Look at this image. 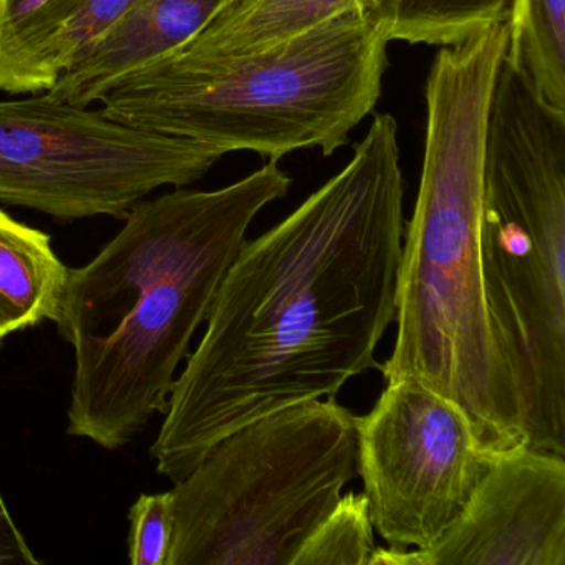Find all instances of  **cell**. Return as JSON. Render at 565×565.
<instances>
[{
  "label": "cell",
  "instance_id": "cell-15",
  "mask_svg": "<svg viewBox=\"0 0 565 565\" xmlns=\"http://www.w3.org/2000/svg\"><path fill=\"white\" fill-rule=\"evenodd\" d=\"M509 0H375L372 14L388 42L461 44L508 19Z\"/></svg>",
  "mask_w": 565,
  "mask_h": 565
},
{
  "label": "cell",
  "instance_id": "cell-14",
  "mask_svg": "<svg viewBox=\"0 0 565 565\" xmlns=\"http://www.w3.org/2000/svg\"><path fill=\"white\" fill-rule=\"evenodd\" d=\"M504 62L535 97L565 114V0H509Z\"/></svg>",
  "mask_w": 565,
  "mask_h": 565
},
{
  "label": "cell",
  "instance_id": "cell-6",
  "mask_svg": "<svg viewBox=\"0 0 565 565\" xmlns=\"http://www.w3.org/2000/svg\"><path fill=\"white\" fill-rule=\"evenodd\" d=\"M353 478L355 415L335 396L254 419L174 482L168 565H294Z\"/></svg>",
  "mask_w": 565,
  "mask_h": 565
},
{
  "label": "cell",
  "instance_id": "cell-18",
  "mask_svg": "<svg viewBox=\"0 0 565 565\" xmlns=\"http://www.w3.org/2000/svg\"><path fill=\"white\" fill-rule=\"evenodd\" d=\"M128 558L134 565H168L174 537L171 491L141 494L128 514Z\"/></svg>",
  "mask_w": 565,
  "mask_h": 565
},
{
  "label": "cell",
  "instance_id": "cell-1",
  "mask_svg": "<svg viewBox=\"0 0 565 565\" xmlns=\"http://www.w3.org/2000/svg\"><path fill=\"white\" fill-rule=\"evenodd\" d=\"M403 196L398 124L375 115L340 173L246 239L171 390L150 449L158 475L174 484L241 426L379 369L396 319Z\"/></svg>",
  "mask_w": 565,
  "mask_h": 565
},
{
  "label": "cell",
  "instance_id": "cell-16",
  "mask_svg": "<svg viewBox=\"0 0 565 565\" xmlns=\"http://www.w3.org/2000/svg\"><path fill=\"white\" fill-rule=\"evenodd\" d=\"M373 531L366 495H340L335 508L306 539L294 565H369L376 547Z\"/></svg>",
  "mask_w": 565,
  "mask_h": 565
},
{
  "label": "cell",
  "instance_id": "cell-17",
  "mask_svg": "<svg viewBox=\"0 0 565 565\" xmlns=\"http://www.w3.org/2000/svg\"><path fill=\"white\" fill-rule=\"evenodd\" d=\"M141 2L143 0H84L58 32L49 52V71L55 84L64 72L84 57L98 38Z\"/></svg>",
  "mask_w": 565,
  "mask_h": 565
},
{
  "label": "cell",
  "instance_id": "cell-20",
  "mask_svg": "<svg viewBox=\"0 0 565 565\" xmlns=\"http://www.w3.org/2000/svg\"><path fill=\"white\" fill-rule=\"evenodd\" d=\"M8 335H11V332H9V329L4 326V322L0 320V343L4 342L6 337Z\"/></svg>",
  "mask_w": 565,
  "mask_h": 565
},
{
  "label": "cell",
  "instance_id": "cell-5",
  "mask_svg": "<svg viewBox=\"0 0 565 565\" xmlns=\"http://www.w3.org/2000/svg\"><path fill=\"white\" fill-rule=\"evenodd\" d=\"M479 249L525 445L565 456V114L505 62L486 127Z\"/></svg>",
  "mask_w": 565,
  "mask_h": 565
},
{
  "label": "cell",
  "instance_id": "cell-3",
  "mask_svg": "<svg viewBox=\"0 0 565 565\" xmlns=\"http://www.w3.org/2000/svg\"><path fill=\"white\" fill-rule=\"evenodd\" d=\"M508 47L505 22L439 49L426 78L422 180L396 280V342L385 382L416 379L458 403L492 449L525 443L481 279L484 140Z\"/></svg>",
  "mask_w": 565,
  "mask_h": 565
},
{
  "label": "cell",
  "instance_id": "cell-12",
  "mask_svg": "<svg viewBox=\"0 0 565 565\" xmlns=\"http://www.w3.org/2000/svg\"><path fill=\"white\" fill-rule=\"evenodd\" d=\"M67 274L47 234L0 210V320L9 332L54 322Z\"/></svg>",
  "mask_w": 565,
  "mask_h": 565
},
{
  "label": "cell",
  "instance_id": "cell-13",
  "mask_svg": "<svg viewBox=\"0 0 565 565\" xmlns=\"http://www.w3.org/2000/svg\"><path fill=\"white\" fill-rule=\"evenodd\" d=\"M84 0H0V92L39 95L55 85L49 52Z\"/></svg>",
  "mask_w": 565,
  "mask_h": 565
},
{
  "label": "cell",
  "instance_id": "cell-11",
  "mask_svg": "<svg viewBox=\"0 0 565 565\" xmlns=\"http://www.w3.org/2000/svg\"><path fill=\"white\" fill-rule=\"evenodd\" d=\"M375 0H226L190 42L167 55L180 64H216L260 54L350 9ZM164 58V57H163Z\"/></svg>",
  "mask_w": 565,
  "mask_h": 565
},
{
  "label": "cell",
  "instance_id": "cell-9",
  "mask_svg": "<svg viewBox=\"0 0 565 565\" xmlns=\"http://www.w3.org/2000/svg\"><path fill=\"white\" fill-rule=\"evenodd\" d=\"M370 565H565V456L519 443L426 548L375 547Z\"/></svg>",
  "mask_w": 565,
  "mask_h": 565
},
{
  "label": "cell",
  "instance_id": "cell-8",
  "mask_svg": "<svg viewBox=\"0 0 565 565\" xmlns=\"http://www.w3.org/2000/svg\"><path fill=\"white\" fill-rule=\"evenodd\" d=\"M355 425L373 527L392 548L435 544L488 471L492 448L458 403L416 379L386 382Z\"/></svg>",
  "mask_w": 565,
  "mask_h": 565
},
{
  "label": "cell",
  "instance_id": "cell-10",
  "mask_svg": "<svg viewBox=\"0 0 565 565\" xmlns=\"http://www.w3.org/2000/svg\"><path fill=\"white\" fill-rule=\"evenodd\" d=\"M224 2L143 0L98 38L45 94L72 107L100 104L118 82L190 42Z\"/></svg>",
  "mask_w": 565,
  "mask_h": 565
},
{
  "label": "cell",
  "instance_id": "cell-19",
  "mask_svg": "<svg viewBox=\"0 0 565 565\" xmlns=\"http://www.w3.org/2000/svg\"><path fill=\"white\" fill-rule=\"evenodd\" d=\"M28 539L15 524L0 492V565H39Z\"/></svg>",
  "mask_w": 565,
  "mask_h": 565
},
{
  "label": "cell",
  "instance_id": "cell-4",
  "mask_svg": "<svg viewBox=\"0 0 565 565\" xmlns=\"http://www.w3.org/2000/svg\"><path fill=\"white\" fill-rule=\"evenodd\" d=\"M388 39L369 9L340 12L260 54L216 64L164 57L118 82L102 114L118 124L269 161L330 157L372 114Z\"/></svg>",
  "mask_w": 565,
  "mask_h": 565
},
{
  "label": "cell",
  "instance_id": "cell-2",
  "mask_svg": "<svg viewBox=\"0 0 565 565\" xmlns=\"http://www.w3.org/2000/svg\"><path fill=\"white\" fill-rule=\"evenodd\" d=\"M290 184L269 161L221 190L145 198L90 263L68 269L54 320L75 356L68 435L117 451L164 413L247 230Z\"/></svg>",
  "mask_w": 565,
  "mask_h": 565
},
{
  "label": "cell",
  "instance_id": "cell-7",
  "mask_svg": "<svg viewBox=\"0 0 565 565\" xmlns=\"http://www.w3.org/2000/svg\"><path fill=\"white\" fill-rule=\"evenodd\" d=\"M223 157L47 94L0 102V201L55 220L125 217L158 188L196 183Z\"/></svg>",
  "mask_w": 565,
  "mask_h": 565
}]
</instances>
